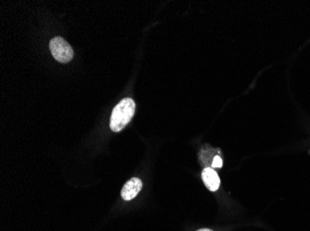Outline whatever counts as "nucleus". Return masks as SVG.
<instances>
[{"label":"nucleus","mask_w":310,"mask_h":231,"mask_svg":"<svg viewBox=\"0 0 310 231\" xmlns=\"http://www.w3.org/2000/svg\"><path fill=\"white\" fill-rule=\"evenodd\" d=\"M136 105L131 98H125L117 104L113 108L111 115L110 127L114 132L122 131L125 127L132 120L135 113Z\"/></svg>","instance_id":"nucleus-1"},{"label":"nucleus","mask_w":310,"mask_h":231,"mask_svg":"<svg viewBox=\"0 0 310 231\" xmlns=\"http://www.w3.org/2000/svg\"><path fill=\"white\" fill-rule=\"evenodd\" d=\"M51 53L54 59L61 63H68L74 57V50L71 45L62 37H54L50 43Z\"/></svg>","instance_id":"nucleus-2"},{"label":"nucleus","mask_w":310,"mask_h":231,"mask_svg":"<svg viewBox=\"0 0 310 231\" xmlns=\"http://www.w3.org/2000/svg\"><path fill=\"white\" fill-rule=\"evenodd\" d=\"M142 188V181L137 178H132L123 187L121 196L125 201H131Z\"/></svg>","instance_id":"nucleus-3"},{"label":"nucleus","mask_w":310,"mask_h":231,"mask_svg":"<svg viewBox=\"0 0 310 231\" xmlns=\"http://www.w3.org/2000/svg\"><path fill=\"white\" fill-rule=\"evenodd\" d=\"M202 179L204 185L209 191H216L219 190L220 185V179L216 171L211 167H205L202 172Z\"/></svg>","instance_id":"nucleus-4"},{"label":"nucleus","mask_w":310,"mask_h":231,"mask_svg":"<svg viewBox=\"0 0 310 231\" xmlns=\"http://www.w3.org/2000/svg\"><path fill=\"white\" fill-rule=\"evenodd\" d=\"M222 165H223V161H222V159H221L219 156H216L213 160V167H221Z\"/></svg>","instance_id":"nucleus-5"},{"label":"nucleus","mask_w":310,"mask_h":231,"mask_svg":"<svg viewBox=\"0 0 310 231\" xmlns=\"http://www.w3.org/2000/svg\"><path fill=\"white\" fill-rule=\"evenodd\" d=\"M197 231H213L211 230V229H209V228H201V229H198Z\"/></svg>","instance_id":"nucleus-6"}]
</instances>
